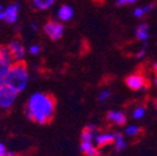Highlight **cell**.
Returning a JSON list of instances; mask_svg holds the SVG:
<instances>
[{"label": "cell", "instance_id": "1", "mask_svg": "<svg viewBox=\"0 0 157 156\" xmlns=\"http://www.w3.org/2000/svg\"><path fill=\"white\" fill-rule=\"evenodd\" d=\"M56 101L55 97L45 92H35L30 96L26 104L28 119L40 125L49 124L55 114Z\"/></svg>", "mask_w": 157, "mask_h": 156}, {"label": "cell", "instance_id": "2", "mask_svg": "<svg viewBox=\"0 0 157 156\" xmlns=\"http://www.w3.org/2000/svg\"><path fill=\"white\" fill-rule=\"evenodd\" d=\"M4 83L6 86L14 89L17 92L25 90L29 83V72L26 64L23 60L14 63L4 77Z\"/></svg>", "mask_w": 157, "mask_h": 156}, {"label": "cell", "instance_id": "3", "mask_svg": "<svg viewBox=\"0 0 157 156\" xmlns=\"http://www.w3.org/2000/svg\"><path fill=\"white\" fill-rule=\"evenodd\" d=\"M14 59V56L11 54V50L5 45H0V79H4L5 75L8 74L10 66L13 65L11 60Z\"/></svg>", "mask_w": 157, "mask_h": 156}, {"label": "cell", "instance_id": "4", "mask_svg": "<svg viewBox=\"0 0 157 156\" xmlns=\"http://www.w3.org/2000/svg\"><path fill=\"white\" fill-rule=\"evenodd\" d=\"M125 83H126V85H127V88L130 90L139 91V90H142L144 88H146L147 79L145 77V75L141 74V72H133V74H131V75H128L126 77Z\"/></svg>", "mask_w": 157, "mask_h": 156}, {"label": "cell", "instance_id": "5", "mask_svg": "<svg viewBox=\"0 0 157 156\" xmlns=\"http://www.w3.org/2000/svg\"><path fill=\"white\" fill-rule=\"evenodd\" d=\"M17 91H15L14 89L4 85L3 89L0 90V107L2 109H10L13 106V104L16 100L17 96Z\"/></svg>", "mask_w": 157, "mask_h": 156}, {"label": "cell", "instance_id": "6", "mask_svg": "<svg viewBox=\"0 0 157 156\" xmlns=\"http://www.w3.org/2000/svg\"><path fill=\"white\" fill-rule=\"evenodd\" d=\"M44 33L51 40H59L64 35V25L57 21H48L44 26Z\"/></svg>", "mask_w": 157, "mask_h": 156}, {"label": "cell", "instance_id": "7", "mask_svg": "<svg viewBox=\"0 0 157 156\" xmlns=\"http://www.w3.org/2000/svg\"><path fill=\"white\" fill-rule=\"evenodd\" d=\"M107 121L116 125V126H124L127 121L126 115L122 111H116V110H111L107 112Z\"/></svg>", "mask_w": 157, "mask_h": 156}, {"label": "cell", "instance_id": "8", "mask_svg": "<svg viewBox=\"0 0 157 156\" xmlns=\"http://www.w3.org/2000/svg\"><path fill=\"white\" fill-rule=\"evenodd\" d=\"M95 142L96 146L99 149H102L105 146H109L111 144L115 142V134H110V132H101V134H97L95 136Z\"/></svg>", "mask_w": 157, "mask_h": 156}, {"label": "cell", "instance_id": "9", "mask_svg": "<svg viewBox=\"0 0 157 156\" xmlns=\"http://www.w3.org/2000/svg\"><path fill=\"white\" fill-rule=\"evenodd\" d=\"M19 8H20V5H19L17 3H14L11 5H9L5 10H4V20L9 24H14L16 20H17V14H19Z\"/></svg>", "mask_w": 157, "mask_h": 156}, {"label": "cell", "instance_id": "10", "mask_svg": "<svg viewBox=\"0 0 157 156\" xmlns=\"http://www.w3.org/2000/svg\"><path fill=\"white\" fill-rule=\"evenodd\" d=\"M9 48L11 50V54L14 56V59H16V61H21L25 56V49L23 46V44H20L19 41H11L9 44Z\"/></svg>", "mask_w": 157, "mask_h": 156}, {"label": "cell", "instance_id": "11", "mask_svg": "<svg viewBox=\"0 0 157 156\" xmlns=\"http://www.w3.org/2000/svg\"><path fill=\"white\" fill-rule=\"evenodd\" d=\"M136 37L139 39V40L146 43L150 37V33H148V24L147 23H142L137 26L136 29Z\"/></svg>", "mask_w": 157, "mask_h": 156}, {"label": "cell", "instance_id": "12", "mask_svg": "<svg viewBox=\"0 0 157 156\" xmlns=\"http://www.w3.org/2000/svg\"><path fill=\"white\" fill-rule=\"evenodd\" d=\"M57 16L61 21H69L74 16V9L69 5H63L57 11Z\"/></svg>", "mask_w": 157, "mask_h": 156}, {"label": "cell", "instance_id": "13", "mask_svg": "<svg viewBox=\"0 0 157 156\" xmlns=\"http://www.w3.org/2000/svg\"><path fill=\"white\" fill-rule=\"evenodd\" d=\"M55 3V0H31L33 8L37 10H48Z\"/></svg>", "mask_w": 157, "mask_h": 156}, {"label": "cell", "instance_id": "14", "mask_svg": "<svg viewBox=\"0 0 157 156\" xmlns=\"http://www.w3.org/2000/svg\"><path fill=\"white\" fill-rule=\"evenodd\" d=\"M113 145H115L116 152H120V151H122V150L126 149V146H127L126 140L124 139V136L120 132H116L115 134V142H113Z\"/></svg>", "mask_w": 157, "mask_h": 156}, {"label": "cell", "instance_id": "15", "mask_svg": "<svg viewBox=\"0 0 157 156\" xmlns=\"http://www.w3.org/2000/svg\"><path fill=\"white\" fill-rule=\"evenodd\" d=\"M142 132V129L137 125H131V126H127L125 129V135L130 136V138H135V136L140 135Z\"/></svg>", "mask_w": 157, "mask_h": 156}, {"label": "cell", "instance_id": "16", "mask_svg": "<svg viewBox=\"0 0 157 156\" xmlns=\"http://www.w3.org/2000/svg\"><path fill=\"white\" fill-rule=\"evenodd\" d=\"M95 139L94 136V132L87 130V129H84L82 132H81V140L82 141H89V142H92V140Z\"/></svg>", "mask_w": 157, "mask_h": 156}, {"label": "cell", "instance_id": "17", "mask_svg": "<svg viewBox=\"0 0 157 156\" xmlns=\"http://www.w3.org/2000/svg\"><path fill=\"white\" fill-rule=\"evenodd\" d=\"M145 114H146V109L144 106H139V107H136L133 110L132 116H133L135 119H142L144 116H145Z\"/></svg>", "mask_w": 157, "mask_h": 156}, {"label": "cell", "instance_id": "18", "mask_svg": "<svg viewBox=\"0 0 157 156\" xmlns=\"http://www.w3.org/2000/svg\"><path fill=\"white\" fill-rule=\"evenodd\" d=\"M94 145H92V142H89V141H82L81 142V145H80V150L84 152V154H86L91 147H92Z\"/></svg>", "mask_w": 157, "mask_h": 156}, {"label": "cell", "instance_id": "19", "mask_svg": "<svg viewBox=\"0 0 157 156\" xmlns=\"http://www.w3.org/2000/svg\"><path fill=\"white\" fill-rule=\"evenodd\" d=\"M85 156H101V154H100V150H99V147H95V146H92L86 154H85Z\"/></svg>", "mask_w": 157, "mask_h": 156}, {"label": "cell", "instance_id": "20", "mask_svg": "<svg viewBox=\"0 0 157 156\" xmlns=\"http://www.w3.org/2000/svg\"><path fill=\"white\" fill-rule=\"evenodd\" d=\"M139 0H117L116 2V5L117 6H124V5H131V4H135L137 3Z\"/></svg>", "mask_w": 157, "mask_h": 156}, {"label": "cell", "instance_id": "21", "mask_svg": "<svg viewBox=\"0 0 157 156\" xmlns=\"http://www.w3.org/2000/svg\"><path fill=\"white\" fill-rule=\"evenodd\" d=\"M145 14H146V11H145L144 8H136V9L133 10V16L137 18V19H141Z\"/></svg>", "mask_w": 157, "mask_h": 156}, {"label": "cell", "instance_id": "22", "mask_svg": "<svg viewBox=\"0 0 157 156\" xmlns=\"http://www.w3.org/2000/svg\"><path fill=\"white\" fill-rule=\"evenodd\" d=\"M110 95H111V91L110 90H104L100 94V96H99V100L100 101H105V100H107V97H110Z\"/></svg>", "mask_w": 157, "mask_h": 156}, {"label": "cell", "instance_id": "23", "mask_svg": "<svg viewBox=\"0 0 157 156\" xmlns=\"http://www.w3.org/2000/svg\"><path fill=\"white\" fill-rule=\"evenodd\" d=\"M40 50H41V48L35 44V45H31V46H30V50H29V51H30L31 55H36V54L40 53Z\"/></svg>", "mask_w": 157, "mask_h": 156}, {"label": "cell", "instance_id": "24", "mask_svg": "<svg viewBox=\"0 0 157 156\" xmlns=\"http://www.w3.org/2000/svg\"><path fill=\"white\" fill-rule=\"evenodd\" d=\"M145 54H146V43H144V48L136 54V57H137V59H141V57L145 56Z\"/></svg>", "mask_w": 157, "mask_h": 156}, {"label": "cell", "instance_id": "25", "mask_svg": "<svg viewBox=\"0 0 157 156\" xmlns=\"http://www.w3.org/2000/svg\"><path fill=\"white\" fill-rule=\"evenodd\" d=\"M5 152H6V147H5V145L0 142V156H4Z\"/></svg>", "mask_w": 157, "mask_h": 156}, {"label": "cell", "instance_id": "26", "mask_svg": "<svg viewBox=\"0 0 157 156\" xmlns=\"http://www.w3.org/2000/svg\"><path fill=\"white\" fill-rule=\"evenodd\" d=\"M85 129H87V130H90V131H92V132H94V131H96V130H97V126H96V125H94V124H89Z\"/></svg>", "mask_w": 157, "mask_h": 156}, {"label": "cell", "instance_id": "27", "mask_svg": "<svg viewBox=\"0 0 157 156\" xmlns=\"http://www.w3.org/2000/svg\"><path fill=\"white\" fill-rule=\"evenodd\" d=\"M4 18H5V15H4V10H3L2 4H0V20H3Z\"/></svg>", "mask_w": 157, "mask_h": 156}, {"label": "cell", "instance_id": "28", "mask_svg": "<svg viewBox=\"0 0 157 156\" xmlns=\"http://www.w3.org/2000/svg\"><path fill=\"white\" fill-rule=\"evenodd\" d=\"M4 156H15V154L14 152H11V151H8L6 150V152H5V155Z\"/></svg>", "mask_w": 157, "mask_h": 156}, {"label": "cell", "instance_id": "29", "mask_svg": "<svg viewBox=\"0 0 157 156\" xmlns=\"http://www.w3.org/2000/svg\"><path fill=\"white\" fill-rule=\"evenodd\" d=\"M5 85V83H4V79H0V90L3 89V86Z\"/></svg>", "mask_w": 157, "mask_h": 156}, {"label": "cell", "instance_id": "30", "mask_svg": "<svg viewBox=\"0 0 157 156\" xmlns=\"http://www.w3.org/2000/svg\"><path fill=\"white\" fill-rule=\"evenodd\" d=\"M153 71L156 72V75H157V63H155L153 64Z\"/></svg>", "mask_w": 157, "mask_h": 156}, {"label": "cell", "instance_id": "31", "mask_svg": "<svg viewBox=\"0 0 157 156\" xmlns=\"http://www.w3.org/2000/svg\"><path fill=\"white\" fill-rule=\"evenodd\" d=\"M31 28H33V29H34V30H37V26H36V25H35V24H31Z\"/></svg>", "mask_w": 157, "mask_h": 156}, {"label": "cell", "instance_id": "32", "mask_svg": "<svg viewBox=\"0 0 157 156\" xmlns=\"http://www.w3.org/2000/svg\"><path fill=\"white\" fill-rule=\"evenodd\" d=\"M153 83H155V85L157 86V75H156V77H155V80H153Z\"/></svg>", "mask_w": 157, "mask_h": 156}, {"label": "cell", "instance_id": "33", "mask_svg": "<svg viewBox=\"0 0 157 156\" xmlns=\"http://www.w3.org/2000/svg\"><path fill=\"white\" fill-rule=\"evenodd\" d=\"M155 107H156V110H157V100L155 101Z\"/></svg>", "mask_w": 157, "mask_h": 156}]
</instances>
